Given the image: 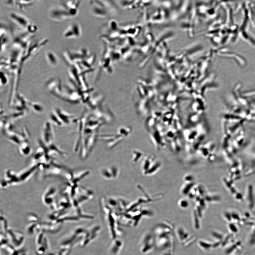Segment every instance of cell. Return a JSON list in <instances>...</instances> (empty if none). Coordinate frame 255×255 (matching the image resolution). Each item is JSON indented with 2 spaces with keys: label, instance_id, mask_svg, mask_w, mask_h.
<instances>
[{
  "label": "cell",
  "instance_id": "11",
  "mask_svg": "<svg viewBox=\"0 0 255 255\" xmlns=\"http://www.w3.org/2000/svg\"><path fill=\"white\" fill-rule=\"evenodd\" d=\"M34 2L33 1H14V5L20 9L23 10L26 7L33 5Z\"/></svg>",
  "mask_w": 255,
  "mask_h": 255
},
{
  "label": "cell",
  "instance_id": "18",
  "mask_svg": "<svg viewBox=\"0 0 255 255\" xmlns=\"http://www.w3.org/2000/svg\"><path fill=\"white\" fill-rule=\"evenodd\" d=\"M170 253H165L162 255H169Z\"/></svg>",
  "mask_w": 255,
  "mask_h": 255
},
{
  "label": "cell",
  "instance_id": "4",
  "mask_svg": "<svg viewBox=\"0 0 255 255\" xmlns=\"http://www.w3.org/2000/svg\"><path fill=\"white\" fill-rule=\"evenodd\" d=\"M52 128L51 124L49 122H46L44 126L42 136L43 142L48 146L53 144L54 141V134Z\"/></svg>",
  "mask_w": 255,
  "mask_h": 255
},
{
  "label": "cell",
  "instance_id": "10",
  "mask_svg": "<svg viewBox=\"0 0 255 255\" xmlns=\"http://www.w3.org/2000/svg\"><path fill=\"white\" fill-rule=\"evenodd\" d=\"M46 59L49 63L52 66L57 65L58 60L57 57L53 52L48 51L46 55Z\"/></svg>",
  "mask_w": 255,
  "mask_h": 255
},
{
  "label": "cell",
  "instance_id": "9",
  "mask_svg": "<svg viewBox=\"0 0 255 255\" xmlns=\"http://www.w3.org/2000/svg\"><path fill=\"white\" fill-rule=\"evenodd\" d=\"M20 151L24 156H29L31 152V148L26 141H24L20 145Z\"/></svg>",
  "mask_w": 255,
  "mask_h": 255
},
{
  "label": "cell",
  "instance_id": "1",
  "mask_svg": "<svg viewBox=\"0 0 255 255\" xmlns=\"http://www.w3.org/2000/svg\"><path fill=\"white\" fill-rule=\"evenodd\" d=\"M77 9H69L61 5L52 10L51 16L54 19L63 20L75 17L77 14Z\"/></svg>",
  "mask_w": 255,
  "mask_h": 255
},
{
  "label": "cell",
  "instance_id": "2",
  "mask_svg": "<svg viewBox=\"0 0 255 255\" xmlns=\"http://www.w3.org/2000/svg\"><path fill=\"white\" fill-rule=\"evenodd\" d=\"M176 232L179 240L184 246L190 245L196 240V236H191L189 232L181 227L177 229Z\"/></svg>",
  "mask_w": 255,
  "mask_h": 255
},
{
  "label": "cell",
  "instance_id": "16",
  "mask_svg": "<svg viewBox=\"0 0 255 255\" xmlns=\"http://www.w3.org/2000/svg\"><path fill=\"white\" fill-rule=\"evenodd\" d=\"M8 77L7 74L5 72L1 71V84L5 85L8 82Z\"/></svg>",
  "mask_w": 255,
  "mask_h": 255
},
{
  "label": "cell",
  "instance_id": "3",
  "mask_svg": "<svg viewBox=\"0 0 255 255\" xmlns=\"http://www.w3.org/2000/svg\"><path fill=\"white\" fill-rule=\"evenodd\" d=\"M81 27L77 23H73L67 28L63 33V36L66 39H75L79 38L82 35Z\"/></svg>",
  "mask_w": 255,
  "mask_h": 255
},
{
  "label": "cell",
  "instance_id": "7",
  "mask_svg": "<svg viewBox=\"0 0 255 255\" xmlns=\"http://www.w3.org/2000/svg\"><path fill=\"white\" fill-rule=\"evenodd\" d=\"M63 57L68 65L71 66L75 65V63L72 57L71 52L69 50H66L63 52Z\"/></svg>",
  "mask_w": 255,
  "mask_h": 255
},
{
  "label": "cell",
  "instance_id": "14",
  "mask_svg": "<svg viewBox=\"0 0 255 255\" xmlns=\"http://www.w3.org/2000/svg\"><path fill=\"white\" fill-rule=\"evenodd\" d=\"M193 215V224L194 228L196 230H198L200 228L201 224L199 220V216L197 214L195 211L194 212Z\"/></svg>",
  "mask_w": 255,
  "mask_h": 255
},
{
  "label": "cell",
  "instance_id": "19",
  "mask_svg": "<svg viewBox=\"0 0 255 255\" xmlns=\"http://www.w3.org/2000/svg\"><path fill=\"white\" fill-rule=\"evenodd\" d=\"M169 255H173L172 253H170Z\"/></svg>",
  "mask_w": 255,
  "mask_h": 255
},
{
  "label": "cell",
  "instance_id": "17",
  "mask_svg": "<svg viewBox=\"0 0 255 255\" xmlns=\"http://www.w3.org/2000/svg\"><path fill=\"white\" fill-rule=\"evenodd\" d=\"M179 204L180 207L182 208H186L188 206V202L185 200H181L179 202Z\"/></svg>",
  "mask_w": 255,
  "mask_h": 255
},
{
  "label": "cell",
  "instance_id": "12",
  "mask_svg": "<svg viewBox=\"0 0 255 255\" xmlns=\"http://www.w3.org/2000/svg\"><path fill=\"white\" fill-rule=\"evenodd\" d=\"M51 121L58 126L61 127L63 126L64 123L58 116L56 111L52 112L50 116Z\"/></svg>",
  "mask_w": 255,
  "mask_h": 255
},
{
  "label": "cell",
  "instance_id": "13",
  "mask_svg": "<svg viewBox=\"0 0 255 255\" xmlns=\"http://www.w3.org/2000/svg\"><path fill=\"white\" fill-rule=\"evenodd\" d=\"M198 246L202 249L204 250H208L214 247L213 244L204 240H201L198 242Z\"/></svg>",
  "mask_w": 255,
  "mask_h": 255
},
{
  "label": "cell",
  "instance_id": "15",
  "mask_svg": "<svg viewBox=\"0 0 255 255\" xmlns=\"http://www.w3.org/2000/svg\"><path fill=\"white\" fill-rule=\"evenodd\" d=\"M30 106H31L33 109L36 112H41L43 111V107L40 105V104L38 103H30Z\"/></svg>",
  "mask_w": 255,
  "mask_h": 255
},
{
  "label": "cell",
  "instance_id": "6",
  "mask_svg": "<svg viewBox=\"0 0 255 255\" xmlns=\"http://www.w3.org/2000/svg\"><path fill=\"white\" fill-rule=\"evenodd\" d=\"M61 5L69 9H77L80 5V1H64Z\"/></svg>",
  "mask_w": 255,
  "mask_h": 255
},
{
  "label": "cell",
  "instance_id": "8",
  "mask_svg": "<svg viewBox=\"0 0 255 255\" xmlns=\"http://www.w3.org/2000/svg\"><path fill=\"white\" fill-rule=\"evenodd\" d=\"M56 112L64 123L68 124L70 123V120L72 118L71 115L60 109L56 110Z\"/></svg>",
  "mask_w": 255,
  "mask_h": 255
},
{
  "label": "cell",
  "instance_id": "5",
  "mask_svg": "<svg viewBox=\"0 0 255 255\" xmlns=\"http://www.w3.org/2000/svg\"><path fill=\"white\" fill-rule=\"evenodd\" d=\"M10 17L14 22L26 30L31 24L27 18L19 13H12L10 14Z\"/></svg>",
  "mask_w": 255,
  "mask_h": 255
}]
</instances>
